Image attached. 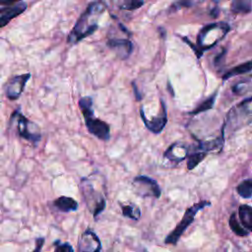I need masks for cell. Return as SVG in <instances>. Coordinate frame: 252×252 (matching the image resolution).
Instances as JSON below:
<instances>
[{
  "label": "cell",
  "instance_id": "4",
  "mask_svg": "<svg viewBox=\"0 0 252 252\" xmlns=\"http://www.w3.org/2000/svg\"><path fill=\"white\" fill-rule=\"evenodd\" d=\"M229 31H230L229 25L223 22L212 23L202 28V30L198 33L197 44H196V47L201 57L204 51L216 45V43L221 40Z\"/></svg>",
  "mask_w": 252,
  "mask_h": 252
},
{
  "label": "cell",
  "instance_id": "9",
  "mask_svg": "<svg viewBox=\"0 0 252 252\" xmlns=\"http://www.w3.org/2000/svg\"><path fill=\"white\" fill-rule=\"evenodd\" d=\"M133 184L137 189L138 194L142 196H154L156 198L160 196V189L158 184L148 176L139 175L135 177Z\"/></svg>",
  "mask_w": 252,
  "mask_h": 252
},
{
  "label": "cell",
  "instance_id": "2",
  "mask_svg": "<svg viewBox=\"0 0 252 252\" xmlns=\"http://www.w3.org/2000/svg\"><path fill=\"white\" fill-rule=\"evenodd\" d=\"M79 107L83 113L88 131L96 138L107 141L110 137L109 125L106 122L94 117L93 109V98L91 96H83L79 100Z\"/></svg>",
  "mask_w": 252,
  "mask_h": 252
},
{
  "label": "cell",
  "instance_id": "22",
  "mask_svg": "<svg viewBox=\"0 0 252 252\" xmlns=\"http://www.w3.org/2000/svg\"><path fill=\"white\" fill-rule=\"evenodd\" d=\"M229 226H230V229L238 236H246L248 234V231L243 228L239 222L237 221L236 220V215L235 213H232L230 215V218H229Z\"/></svg>",
  "mask_w": 252,
  "mask_h": 252
},
{
  "label": "cell",
  "instance_id": "23",
  "mask_svg": "<svg viewBox=\"0 0 252 252\" xmlns=\"http://www.w3.org/2000/svg\"><path fill=\"white\" fill-rule=\"evenodd\" d=\"M121 209H122V214L124 217L133 219V220H138L140 218V210L138 207H136L135 205L131 204V205H121Z\"/></svg>",
  "mask_w": 252,
  "mask_h": 252
},
{
  "label": "cell",
  "instance_id": "24",
  "mask_svg": "<svg viewBox=\"0 0 252 252\" xmlns=\"http://www.w3.org/2000/svg\"><path fill=\"white\" fill-rule=\"evenodd\" d=\"M195 4V0H177L172 4L169 11H177L181 8H189Z\"/></svg>",
  "mask_w": 252,
  "mask_h": 252
},
{
  "label": "cell",
  "instance_id": "25",
  "mask_svg": "<svg viewBox=\"0 0 252 252\" xmlns=\"http://www.w3.org/2000/svg\"><path fill=\"white\" fill-rule=\"evenodd\" d=\"M225 54H226V49H222L214 59V64L216 67H220L223 65L224 63V58H225Z\"/></svg>",
  "mask_w": 252,
  "mask_h": 252
},
{
  "label": "cell",
  "instance_id": "1",
  "mask_svg": "<svg viewBox=\"0 0 252 252\" xmlns=\"http://www.w3.org/2000/svg\"><path fill=\"white\" fill-rule=\"evenodd\" d=\"M106 4L103 1L96 0L89 4L87 9L78 18L73 30L70 32L67 41L70 44H76L87 36L93 34L98 28V18L105 11Z\"/></svg>",
  "mask_w": 252,
  "mask_h": 252
},
{
  "label": "cell",
  "instance_id": "6",
  "mask_svg": "<svg viewBox=\"0 0 252 252\" xmlns=\"http://www.w3.org/2000/svg\"><path fill=\"white\" fill-rule=\"evenodd\" d=\"M12 118H15L17 120L18 133L22 138L34 144H36L40 140L41 136L36 124H34L32 121H30L19 110H16L13 113Z\"/></svg>",
  "mask_w": 252,
  "mask_h": 252
},
{
  "label": "cell",
  "instance_id": "30",
  "mask_svg": "<svg viewBox=\"0 0 252 252\" xmlns=\"http://www.w3.org/2000/svg\"><path fill=\"white\" fill-rule=\"evenodd\" d=\"M219 12H220V10H219V7L216 5L214 8H212V9H211V12H210V16H211L212 18L216 19V18H218V17H219Z\"/></svg>",
  "mask_w": 252,
  "mask_h": 252
},
{
  "label": "cell",
  "instance_id": "14",
  "mask_svg": "<svg viewBox=\"0 0 252 252\" xmlns=\"http://www.w3.org/2000/svg\"><path fill=\"white\" fill-rule=\"evenodd\" d=\"M231 92L236 95H243L247 93L252 92V76L236 82L231 87Z\"/></svg>",
  "mask_w": 252,
  "mask_h": 252
},
{
  "label": "cell",
  "instance_id": "3",
  "mask_svg": "<svg viewBox=\"0 0 252 252\" xmlns=\"http://www.w3.org/2000/svg\"><path fill=\"white\" fill-rule=\"evenodd\" d=\"M252 123V96L233 106L226 115L221 132L236 131Z\"/></svg>",
  "mask_w": 252,
  "mask_h": 252
},
{
  "label": "cell",
  "instance_id": "29",
  "mask_svg": "<svg viewBox=\"0 0 252 252\" xmlns=\"http://www.w3.org/2000/svg\"><path fill=\"white\" fill-rule=\"evenodd\" d=\"M132 87H133V90H134V94H135L136 99H137V100H141V99H142V94H140V92H139V90H138V88H137L135 82L132 83Z\"/></svg>",
  "mask_w": 252,
  "mask_h": 252
},
{
  "label": "cell",
  "instance_id": "13",
  "mask_svg": "<svg viewBox=\"0 0 252 252\" xmlns=\"http://www.w3.org/2000/svg\"><path fill=\"white\" fill-rule=\"evenodd\" d=\"M54 206L62 212H72L77 210L78 203L71 197L60 196L54 201Z\"/></svg>",
  "mask_w": 252,
  "mask_h": 252
},
{
  "label": "cell",
  "instance_id": "11",
  "mask_svg": "<svg viewBox=\"0 0 252 252\" xmlns=\"http://www.w3.org/2000/svg\"><path fill=\"white\" fill-rule=\"evenodd\" d=\"M107 46L114 50L120 59H127L133 50V43L126 38H110L106 42Z\"/></svg>",
  "mask_w": 252,
  "mask_h": 252
},
{
  "label": "cell",
  "instance_id": "17",
  "mask_svg": "<svg viewBox=\"0 0 252 252\" xmlns=\"http://www.w3.org/2000/svg\"><path fill=\"white\" fill-rule=\"evenodd\" d=\"M252 70V61H247L244 63H241L235 67H233L232 69L228 70L227 72H225L222 76V80H228L234 76H238V75H242V74H246L248 72H250Z\"/></svg>",
  "mask_w": 252,
  "mask_h": 252
},
{
  "label": "cell",
  "instance_id": "15",
  "mask_svg": "<svg viewBox=\"0 0 252 252\" xmlns=\"http://www.w3.org/2000/svg\"><path fill=\"white\" fill-rule=\"evenodd\" d=\"M238 215L242 225L252 232V207L241 205L238 209Z\"/></svg>",
  "mask_w": 252,
  "mask_h": 252
},
{
  "label": "cell",
  "instance_id": "5",
  "mask_svg": "<svg viewBox=\"0 0 252 252\" xmlns=\"http://www.w3.org/2000/svg\"><path fill=\"white\" fill-rule=\"evenodd\" d=\"M210 205H211V203L208 201H201V202L193 205L192 207L188 208L186 210L183 218L181 219L180 222L175 226V228L170 233H168L164 242L166 244H172V245L176 244V242L179 240L180 236L183 234V232L186 230V228L193 222L196 214L203 208L210 206Z\"/></svg>",
  "mask_w": 252,
  "mask_h": 252
},
{
  "label": "cell",
  "instance_id": "19",
  "mask_svg": "<svg viewBox=\"0 0 252 252\" xmlns=\"http://www.w3.org/2000/svg\"><path fill=\"white\" fill-rule=\"evenodd\" d=\"M217 94H218V91L215 92L213 94H211L209 97H207L204 101H202L194 110H192L189 114L191 115H196V114H199L201 112H204V111H207L211 108H213L214 104H215V101H216V98H217Z\"/></svg>",
  "mask_w": 252,
  "mask_h": 252
},
{
  "label": "cell",
  "instance_id": "18",
  "mask_svg": "<svg viewBox=\"0 0 252 252\" xmlns=\"http://www.w3.org/2000/svg\"><path fill=\"white\" fill-rule=\"evenodd\" d=\"M230 10L235 14H248L252 12V0H232Z\"/></svg>",
  "mask_w": 252,
  "mask_h": 252
},
{
  "label": "cell",
  "instance_id": "16",
  "mask_svg": "<svg viewBox=\"0 0 252 252\" xmlns=\"http://www.w3.org/2000/svg\"><path fill=\"white\" fill-rule=\"evenodd\" d=\"M114 7L124 11H134L144 5V0H111Z\"/></svg>",
  "mask_w": 252,
  "mask_h": 252
},
{
  "label": "cell",
  "instance_id": "7",
  "mask_svg": "<svg viewBox=\"0 0 252 252\" xmlns=\"http://www.w3.org/2000/svg\"><path fill=\"white\" fill-rule=\"evenodd\" d=\"M140 114H141V118L143 119L144 121V124L145 126L153 133L155 134H158L160 133L164 126L166 125L167 123V111H166V106H165V103L162 99H160V110H159V113L153 117L151 120H149L146 116H145V113H144V109L141 108L140 109Z\"/></svg>",
  "mask_w": 252,
  "mask_h": 252
},
{
  "label": "cell",
  "instance_id": "20",
  "mask_svg": "<svg viewBox=\"0 0 252 252\" xmlns=\"http://www.w3.org/2000/svg\"><path fill=\"white\" fill-rule=\"evenodd\" d=\"M237 193L245 199L252 197V179H245L238 184L236 188Z\"/></svg>",
  "mask_w": 252,
  "mask_h": 252
},
{
  "label": "cell",
  "instance_id": "28",
  "mask_svg": "<svg viewBox=\"0 0 252 252\" xmlns=\"http://www.w3.org/2000/svg\"><path fill=\"white\" fill-rule=\"evenodd\" d=\"M22 0H0V5L2 6H12L20 3Z\"/></svg>",
  "mask_w": 252,
  "mask_h": 252
},
{
  "label": "cell",
  "instance_id": "10",
  "mask_svg": "<svg viewBox=\"0 0 252 252\" xmlns=\"http://www.w3.org/2000/svg\"><path fill=\"white\" fill-rule=\"evenodd\" d=\"M101 244L97 235L87 229L78 240V252H100Z\"/></svg>",
  "mask_w": 252,
  "mask_h": 252
},
{
  "label": "cell",
  "instance_id": "26",
  "mask_svg": "<svg viewBox=\"0 0 252 252\" xmlns=\"http://www.w3.org/2000/svg\"><path fill=\"white\" fill-rule=\"evenodd\" d=\"M54 252H74V249L68 242H65L56 244Z\"/></svg>",
  "mask_w": 252,
  "mask_h": 252
},
{
  "label": "cell",
  "instance_id": "27",
  "mask_svg": "<svg viewBox=\"0 0 252 252\" xmlns=\"http://www.w3.org/2000/svg\"><path fill=\"white\" fill-rule=\"evenodd\" d=\"M44 244V238L43 237H38L35 240V248L32 252H40L42 249V246Z\"/></svg>",
  "mask_w": 252,
  "mask_h": 252
},
{
  "label": "cell",
  "instance_id": "21",
  "mask_svg": "<svg viewBox=\"0 0 252 252\" xmlns=\"http://www.w3.org/2000/svg\"><path fill=\"white\" fill-rule=\"evenodd\" d=\"M206 156H207V153L204 151H201V150L191 154L187 160V168L188 169L195 168L205 158Z\"/></svg>",
  "mask_w": 252,
  "mask_h": 252
},
{
  "label": "cell",
  "instance_id": "8",
  "mask_svg": "<svg viewBox=\"0 0 252 252\" xmlns=\"http://www.w3.org/2000/svg\"><path fill=\"white\" fill-rule=\"evenodd\" d=\"M31 79V74H21L18 76L12 77L5 86V94L6 96L11 99L15 100L20 97L22 93L25 90L27 82Z\"/></svg>",
  "mask_w": 252,
  "mask_h": 252
},
{
  "label": "cell",
  "instance_id": "12",
  "mask_svg": "<svg viewBox=\"0 0 252 252\" xmlns=\"http://www.w3.org/2000/svg\"><path fill=\"white\" fill-rule=\"evenodd\" d=\"M27 9V3L20 2L12 6L0 8V29L5 27L11 20L21 15Z\"/></svg>",
  "mask_w": 252,
  "mask_h": 252
}]
</instances>
